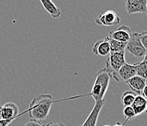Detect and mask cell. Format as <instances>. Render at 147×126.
<instances>
[{
    "instance_id": "6da1fadb",
    "label": "cell",
    "mask_w": 147,
    "mask_h": 126,
    "mask_svg": "<svg viewBox=\"0 0 147 126\" xmlns=\"http://www.w3.org/2000/svg\"><path fill=\"white\" fill-rule=\"evenodd\" d=\"M53 103V97L50 94H43L34 98L29 104V117L30 120L42 122L49 117Z\"/></svg>"
},
{
    "instance_id": "7a4b0ae2",
    "label": "cell",
    "mask_w": 147,
    "mask_h": 126,
    "mask_svg": "<svg viewBox=\"0 0 147 126\" xmlns=\"http://www.w3.org/2000/svg\"><path fill=\"white\" fill-rule=\"evenodd\" d=\"M95 76V80L92 86L90 95L94 99L95 102H97L105 100L104 97L109 87L111 76L105 68L97 71Z\"/></svg>"
},
{
    "instance_id": "3957f363",
    "label": "cell",
    "mask_w": 147,
    "mask_h": 126,
    "mask_svg": "<svg viewBox=\"0 0 147 126\" xmlns=\"http://www.w3.org/2000/svg\"><path fill=\"white\" fill-rule=\"evenodd\" d=\"M125 63V52L111 53L105 60V68L109 72L111 77L113 78L117 82H119L120 79L118 76V71Z\"/></svg>"
},
{
    "instance_id": "277c9868",
    "label": "cell",
    "mask_w": 147,
    "mask_h": 126,
    "mask_svg": "<svg viewBox=\"0 0 147 126\" xmlns=\"http://www.w3.org/2000/svg\"><path fill=\"white\" fill-rule=\"evenodd\" d=\"M125 51L137 58H144L146 50L143 46L140 39L139 33H133L130 39L127 43Z\"/></svg>"
},
{
    "instance_id": "5b68a950",
    "label": "cell",
    "mask_w": 147,
    "mask_h": 126,
    "mask_svg": "<svg viewBox=\"0 0 147 126\" xmlns=\"http://www.w3.org/2000/svg\"><path fill=\"white\" fill-rule=\"evenodd\" d=\"M119 16L113 10H107L95 18V23L100 26H113L120 23Z\"/></svg>"
},
{
    "instance_id": "8992f818",
    "label": "cell",
    "mask_w": 147,
    "mask_h": 126,
    "mask_svg": "<svg viewBox=\"0 0 147 126\" xmlns=\"http://www.w3.org/2000/svg\"><path fill=\"white\" fill-rule=\"evenodd\" d=\"M19 115V108L13 102H7L0 105V119L13 120Z\"/></svg>"
},
{
    "instance_id": "52a82bcc",
    "label": "cell",
    "mask_w": 147,
    "mask_h": 126,
    "mask_svg": "<svg viewBox=\"0 0 147 126\" xmlns=\"http://www.w3.org/2000/svg\"><path fill=\"white\" fill-rule=\"evenodd\" d=\"M133 33L131 32L130 29L128 26L125 25L119 26L118 29L114 31H110L108 33V37H110L111 39L117 40L118 42L127 43L128 41L130 39Z\"/></svg>"
},
{
    "instance_id": "ba28073f",
    "label": "cell",
    "mask_w": 147,
    "mask_h": 126,
    "mask_svg": "<svg viewBox=\"0 0 147 126\" xmlns=\"http://www.w3.org/2000/svg\"><path fill=\"white\" fill-rule=\"evenodd\" d=\"M146 0H127L125 9L129 15L136 13H146Z\"/></svg>"
},
{
    "instance_id": "9c48e42d",
    "label": "cell",
    "mask_w": 147,
    "mask_h": 126,
    "mask_svg": "<svg viewBox=\"0 0 147 126\" xmlns=\"http://www.w3.org/2000/svg\"><path fill=\"white\" fill-rule=\"evenodd\" d=\"M92 53L96 55L105 57L110 55L111 47L106 39H100L92 45Z\"/></svg>"
},
{
    "instance_id": "30bf717a",
    "label": "cell",
    "mask_w": 147,
    "mask_h": 126,
    "mask_svg": "<svg viewBox=\"0 0 147 126\" xmlns=\"http://www.w3.org/2000/svg\"><path fill=\"white\" fill-rule=\"evenodd\" d=\"M125 83L130 87L133 92H134L135 93H138V95H141L143 89L146 84V81L141 78V77L136 75L133 77L125 81Z\"/></svg>"
},
{
    "instance_id": "8fae6325",
    "label": "cell",
    "mask_w": 147,
    "mask_h": 126,
    "mask_svg": "<svg viewBox=\"0 0 147 126\" xmlns=\"http://www.w3.org/2000/svg\"><path fill=\"white\" fill-rule=\"evenodd\" d=\"M118 75L123 80L127 81L136 75V67L135 64L125 63L118 71Z\"/></svg>"
},
{
    "instance_id": "7c38bea8",
    "label": "cell",
    "mask_w": 147,
    "mask_h": 126,
    "mask_svg": "<svg viewBox=\"0 0 147 126\" xmlns=\"http://www.w3.org/2000/svg\"><path fill=\"white\" fill-rule=\"evenodd\" d=\"M147 100L142 95H136L134 102L131 107H133L136 116L141 115L146 112Z\"/></svg>"
},
{
    "instance_id": "4fadbf2b",
    "label": "cell",
    "mask_w": 147,
    "mask_h": 126,
    "mask_svg": "<svg viewBox=\"0 0 147 126\" xmlns=\"http://www.w3.org/2000/svg\"><path fill=\"white\" fill-rule=\"evenodd\" d=\"M40 2L43 6L44 9L50 14L52 18H58L61 16V10L56 6L55 4L53 2L50 0H40Z\"/></svg>"
},
{
    "instance_id": "5bb4252c",
    "label": "cell",
    "mask_w": 147,
    "mask_h": 126,
    "mask_svg": "<svg viewBox=\"0 0 147 126\" xmlns=\"http://www.w3.org/2000/svg\"><path fill=\"white\" fill-rule=\"evenodd\" d=\"M105 39H107L111 47V53H117V52H125L127 43L118 42L117 40L111 39L110 37L107 36Z\"/></svg>"
},
{
    "instance_id": "9a60e30c",
    "label": "cell",
    "mask_w": 147,
    "mask_h": 126,
    "mask_svg": "<svg viewBox=\"0 0 147 126\" xmlns=\"http://www.w3.org/2000/svg\"><path fill=\"white\" fill-rule=\"evenodd\" d=\"M136 95L134 92L130 91H125L121 96V101L124 107H131L134 102Z\"/></svg>"
},
{
    "instance_id": "2e32d148",
    "label": "cell",
    "mask_w": 147,
    "mask_h": 126,
    "mask_svg": "<svg viewBox=\"0 0 147 126\" xmlns=\"http://www.w3.org/2000/svg\"><path fill=\"white\" fill-rule=\"evenodd\" d=\"M136 67V75L141 77L147 82V61H142L135 63Z\"/></svg>"
},
{
    "instance_id": "e0dca14e",
    "label": "cell",
    "mask_w": 147,
    "mask_h": 126,
    "mask_svg": "<svg viewBox=\"0 0 147 126\" xmlns=\"http://www.w3.org/2000/svg\"><path fill=\"white\" fill-rule=\"evenodd\" d=\"M123 115H124V117L125 118V121L126 122L133 120V119H135L137 117L132 107H125L124 110H123Z\"/></svg>"
},
{
    "instance_id": "ac0fdd59",
    "label": "cell",
    "mask_w": 147,
    "mask_h": 126,
    "mask_svg": "<svg viewBox=\"0 0 147 126\" xmlns=\"http://www.w3.org/2000/svg\"><path fill=\"white\" fill-rule=\"evenodd\" d=\"M139 35H140V39H141V43H142L143 46H144V48L147 51V31L139 33Z\"/></svg>"
},
{
    "instance_id": "d6986e66",
    "label": "cell",
    "mask_w": 147,
    "mask_h": 126,
    "mask_svg": "<svg viewBox=\"0 0 147 126\" xmlns=\"http://www.w3.org/2000/svg\"><path fill=\"white\" fill-rule=\"evenodd\" d=\"M24 126H45L44 125H42V123H39V122H36L34 120H29V122L25 123V125Z\"/></svg>"
},
{
    "instance_id": "ffe728a7",
    "label": "cell",
    "mask_w": 147,
    "mask_h": 126,
    "mask_svg": "<svg viewBox=\"0 0 147 126\" xmlns=\"http://www.w3.org/2000/svg\"><path fill=\"white\" fill-rule=\"evenodd\" d=\"M13 120H1L0 119V126H8Z\"/></svg>"
},
{
    "instance_id": "44dd1931",
    "label": "cell",
    "mask_w": 147,
    "mask_h": 126,
    "mask_svg": "<svg viewBox=\"0 0 147 126\" xmlns=\"http://www.w3.org/2000/svg\"><path fill=\"white\" fill-rule=\"evenodd\" d=\"M45 126H65V124L61 123H57V122H50Z\"/></svg>"
},
{
    "instance_id": "7402d4cb",
    "label": "cell",
    "mask_w": 147,
    "mask_h": 126,
    "mask_svg": "<svg viewBox=\"0 0 147 126\" xmlns=\"http://www.w3.org/2000/svg\"><path fill=\"white\" fill-rule=\"evenodd\" d=\"M142 93L143 96H144V97L147 100V83L146 84L145 87H144V89H143L142 93Z\"/></svg>"
},
{
    "instance_id": "603a6c76",
    "label": "cell",
    "mask_w": 147,
    "mask_h": 126,
    "mask_svg": "<svg viewBox=\"0 0 147 126\" xmlns=\"http://www.w3.org/2000/svg\"><path fill=\"white\" fill-rule=\"evenodd\" d=\"M126 123H127V122L125 121V123H123V124H121V123H120L119 122H117V123H116V124H115L114 125H113V126H125V124H126Z\"/></svg>"
},
{
    "instance_id": "cb8c5ba5",
    "label": "cell",
    "mask_w": 147,
    "mask_h": 126,
    "mask_svg": "<svg viewBox=\"0 0 147 126\" xmlns=\"http://www.w3.org/2000/svg\"><path fill=\"white\" fill-rule=\"evenodd\" d=\"M144 61H147V51H146V53L145 55H144Z\"/></svg>"
},
{
    "instance_id": "d4e9b609",
    "label": "cell",
    "mask_w": 147,
    "mask_h": 126,
    "mask_svg": "<svg viewBox=\"0 0 147 126\" xmlns=\"http://www.w3.org/2000/svg\"><path fill=\"white\" fill-rule=\"evenodd\" d=\"M146 14L147 15V2H146Z\"/></svg>"
},
{
    "instance_id": "484cf974",
    "label": "cell",
    "mask_w": 147,
    "mask_h": 126,
    "mask_svg": "<svg viewBox=\"0 0 147 126\" xmlns=\"http://www.w3.org/2000/svg\"><path fill=\"white\" fill-rule=\"evenodd\" d=\"M146 112L147 113V104H146V112Z\"/></svg>"
},
{
    "instance_id": "4316f807",
    "label": "cell",
    "mask_w": 147,
    "mask_h": 126,
    "mask_svg": "<svg viewBox=\"0 0 147 126\" xmlns=\"http://www.w3.org/2000/svg\"><path fill=\"white\" fill-rule=\"evenodd\" d=\"M103 126H111V125H103Z\"/></svg>"
}]
</instances>
